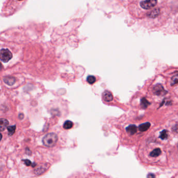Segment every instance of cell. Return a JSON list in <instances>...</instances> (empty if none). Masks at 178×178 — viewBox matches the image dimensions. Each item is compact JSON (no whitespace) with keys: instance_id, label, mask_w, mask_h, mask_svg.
Here are the masks:
<instances>
[{"instance_id":"cell-1","label":"cell","mask_w":178,"mask_h":178,"mask_svg":"<svg viewBox=\"0 0 178 178\" xmlns=\"http://www.w3.org/2000/svg\"><path fill=\"white\" fill-rule=\"evenodd\" d=\"M58 140V136L54 133H50L46 135L43 138L42 142L47 147H53L54 146Z\"/></svg>"},{"instance_id":"cell-2","label":"cell","mask_w":178,"mask_h":178,"mask_svg":"<svg viewBox=\"0 0 178 178\" xmlns=\"http://www.w3.org/2000/svg\"><path fill=\"white\" fill-rule=\"evenodd\" d=\"M12 53L8 49H3L0 50V60L3 62H8L12 59Z\"/></svg>"},{"instance_id":"cell-3","label":"cell","mask_w":178,"mask_h":178,"mask_svg":"<svg viewBox=\"0 0 178 178\" xmlns=\"http://www.w3.org/2000/svg\"><path fill=\"white\" fill-rule=\"evenodd\" d=\"M157 4V0H143L140 2V6L145 10L154 8Z\"/></svg>"},{"instance_id":"cell-4","label":"cell","mask_w":178,"mask_h":178,"mask_svg":"<svg viewBox=\"0 0 178 178\" xmlns=\"http://www.w3.org/2000/svg\"><path fill=\"white\" fill-rule=\"evenodd\" d=\"M162 151L160 148H155L153 149L149 154V157L155 160H157L159 158H161Z\"/></svg>"},{"instance_id":"cell-5","label":"cell","mask_w":178,"mask_h":178,"mask_svg":"<svg viewBox=\"0 0 178 178\" xmlns=\"http://www.w3.org/2000/svg\"><path fill=\"white\" fill-rule=\"evenodd\" d=\"M152 91L155 94L159 96L164 95L167 93V91H165L163 86L160 84H158L155 85L153 88Z\"/></svg>"},{"instance_id":"cell-6","label":"cell","mask_w":178,"mask_h":178,"mask_svg":"<svg viewBox=\"0 0 178 178\" xmlns=\"http://www.w3.org/2000/svg\"><path fill=\"white\" fill-rule=\"evenodd\" d=\"M102 97L103 100L107 102H111L113 100V97L111 92L108 90H106L102 94Z\"/></svg>"},{"instance_id":"cell-7","label":"cell","mask_w":178,"mask_h":178,"mask_svg":"<svg viewBox=\"0 0 178 178\" xmlns=\"http://www.w3.org/2000/svg\"><path fill=\"white\" fill-rule=\"evenodd\" d=\"M4 82L5 83L9 85H12L14 84V83L16 82V79L14 77L12 76H7L4 78L3 79Z\"/></svg>"},{"instance_id":"cell-8","label":"cell","mask_w":178,"mask_h":178,"mask_svg":"<svg viewBox=\"0 0 178 178\" xmlns=\"http://www.w3.org/2000/svg\"><path fill=\"white\" fill-rule=\"evenodd\" d=\"M9 121L7 119L4 118L0 119V131H3L8 127Z\"/></svg>"},{"instance_id":"cell-9","label":"cell","mask_w":178,"mask_h":178,"mask_svg":"<svg viewBox=\"0 0 178 178\" xmlns=\"http://www.w3.org/2000/svg\"><path fill=\"white\" fill-rule=\"evenodd\" d=\"M137 127L134 124H131L126 128V132L130 135H134L137 132Z\"/></svg>"},{"instance_id":"cell-10","label":"cell","mask_w":178,"mask_h":178,"mask_svg":"<svg viewBox=\"0 0 178 178\" xmlns=\"http://www.w3.org/2000/svg\"><path fill=\"white\" fill-rule=\"evenodd\" d=\"M49 168V166H47V164H46L44 166H41L38 167L36 169H35V173L37 175H40L44 173Z\"/></svg>"},{"instance_id":"cell-11","label":"cell","mask_w":178,"mask_h":178,"mask_svg":"<svg viewBox=\"0 0 178 178\" xmlns=\"http://www.w3.org/2000/svg\"><path fill=\"white\" fill-rule=\"evenodd\" d=\"M150 127V123L149 122L142 123L138 127V129L141 132H145L147 131Z\"/></svg>"},{"instance_id":"cell-12","label":"cell","mask_w":178,"mask_h":178,"mask_svg":"<svg viewBox=\"0 0 178 178\" xmlns=\"http://www.w3.org/2000/svg\"><path fill=\"white\" fill-rule=\"evenodd\" d=\"M159 14H160V10L159 9H156L150 12L149 13H148L147 16L148 17L150 18H155V17H158Z\"/></svg>"},{"instance_id":"cell-13","label":"cell","mask_w":178,"mask_h":178,"mask_svg":"<svg viewBox=\"0 0 178 178\" xmlns=\"http://www.w3.org/2000/svg\"><path fill=\"white\" fill-rule=\"evenodd\" d=\"M149 104H150L149 102L147 100V99L146 98H142L141 99L140 106L143 108H144V109L146 108L149 106Z\"/></svg>"},{"instance_id":"cell-14","label":"cell","mask_w":178,"mask_h":178,"mask_svg":"<svg viewBox=\"0 0 178 178\" xmlns=\"http://www.w3.org/2000/svg\"><path fill=\"white\" fill-rule=\"evenodd\" d=\"M73 123L70 120H66L63 124V128L66 130L71 129L73 127Z\"/></svg>"},{"instance_id":"cell-15","label":"cell","mask_w":178,"mask_h":178,"mask_svg":"<svg viewBox=\"0 0 178 178\" xmlns=\"http://www.w3.org/2000/svg\"><path fill=\"white\" fill-rule=\"evenodd\" d=\"M16 128V127L15 125V126H9V127H7L9 136H12V135L14 134V133L15 132Z\"/></svg>"},{"instance_id":"cell-16","label":"cell","mask_w":178,"mask_h":178,"mask_svg":"<svg viewBox=\"0 0 178 178\" xmlns=\"http://www.w3.org/2000/svg\"><path fill=\"white\" fill-rule=\"evenodd\" d=\"M168 137V131L167 130H163L162 131L159 135V137L161 140H165Z\"/></svg>"},{"instance_id":"cell-17","label":"cell","mask_w":178,"mask_h":178,"mask_svg":"<svg viewBox=\"0 0 178 178\" xmlns=\"http://www.w3.org/2000/svg\"><path fill=\"white\" fill-rule=\"evenodd\" d=\"M87 81L90 84H94L96 82V78L94 76H88L87 78Z\"/></svg>"},{"instance_id":"cell-18","label":"cell","mask_w":178,"mask_h":178,"mask_svg":"<svg viewBox=\"0 0 178 178\" xmlns=\"http://www.w3.org/2000/svg\"><path fill=\"white\" fill-rule=\"evenodd\" d=\"M178 82V79H177V75L176 74L174 76L172 77L171 78V85H175L177 84Z\"/></svg>"},{"instance_id":"cell-19","label":"cell","mask_w":178,"mask_h":178,"mask_svg":"<svg viewBox=\"0 0 178 178\" xmlns=\"http://www.w3.org/2000/svg\"><path fill=\"white\" fill-rule=\"evenodd\" d=\"M24 161V163L27 166H30L31 165H33V166H35L36 164L35 163H32V162L29 160H28V159H25L23 160Z\"/></svg>"},{"instance_id":"cell-20","label":"cell","mask_w":178,"mask_h":178,"mask_svg":"<svg viewBox=\"0 0 178 178\" xmlns=\"http://www.w3.org/2000/svg\"><path fill=\"white\" fill-rule=\"evenodd\" d=\"M147 178H155V175L152 173H149L147 175Z\"/></svg>"},{"instance_id":"cell-21","label":"cell","mask_w":178,"mask_h":178,"mask_svg":"<svg viewBox=\"0 0 178 178\" xmlns=\"http://www.w3.org/2000/svg\"><path fill=\"white\" fill-rule=\"evenodd\" d=\"M24 115L23 114H20L19 115V118L20 119H23L24 118Z\"/></svg>"},{"instance_id":"cell-22","label":"cell","mask_w":178,"mask_h":178,"mask_svg":"<svg viewBox=\"0 0 178 178\" xmlns=\"http://www.w3.org/2000/svg\"><path fill=\"white\" fill-rule=\"evenodd\" d=\"M2 69V65L1 63V62H0V70H1Z\"/></svg>"},{"instance_id":"cell-23","label":"cell","mask_w":178,"mask_h":178,"mask_svg":"<svg viewBox=\"0 0 178 178\" xmlns=\"http://www.w3.org/2000/svg\"><path fill=\"white\" fill-rule=\"evenodd\" d=\"M2 138V134L1 133H0V141L1 140Z\"/></svg>"},{"instance_id":"cell-24","label":"cell","mask_w":178,"mask_h":178,"mask_svg":"<svg viewBox=\"0 0 178 178\" xmlns=\"http://www.w3.org/2000/svg\"><path fill=\"white\" fill-rule=\"evenodd\" d=\"M18 1H23V0H18Z\"/></svg>"}]
</instances>
